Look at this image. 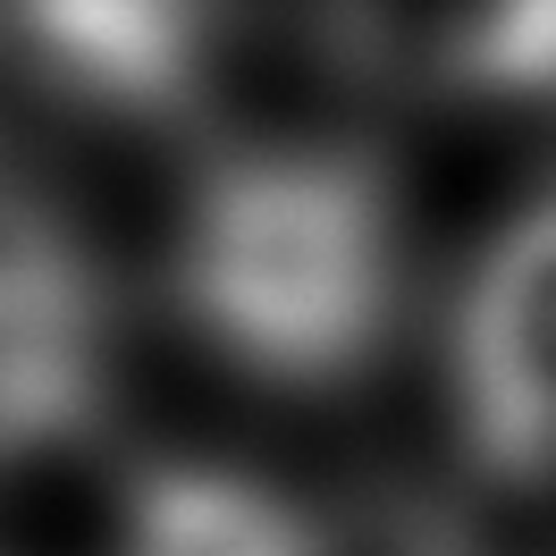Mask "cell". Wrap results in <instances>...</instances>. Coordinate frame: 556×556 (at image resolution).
Returning a JSON list of instances; mask_svg holds the SVG:
<instances>
[{
	"mask_svg": "<svg viewBox=\"0 0 556 556\" xmlns=\"http://www.w3.org/2000/svg\"><path fill=\"white\" fill-rule=\"evenodd\" d=\"M169 304L237 380L329 396L371 380L405 320V203L346 136L228 143L169 237Z\"/></svg>",
	"mask_w": 556,
	"mask_h": 556,
	"instance_id": "1",
	"label": "cell"
},
{
	"mask_svg": "<svg viewBox=\"0 0 556 556\" xmlns=\"http://www.w3.org/2000/svg\"><path fill=\"white\" fill-rule=\"evenodd\" d=\"M237 0H0V68L110 127H177L211 102Z\"/></svg>",
	"mask_w": 556,
	"mask_h": 556,
	"instance_id": "2",
	"label": "cell"
},
{
	"mask_svg": "<svg viewBox=\"0 0 556 556\" xmlns=\"http://www.w3.org/2000/svg\"><path fill=\"white\" fill-rule=\"evenodd\" d=\"M110 405V304L85 244L0 169V464L76 447Z\"/></svg>",
	"mask_w": 556,
	"mask_h": 556,
	"instance_id": "3",
	"label": "cell"
},
{
	"mask_svg": "<svg viewBox=\"0 0 556 556\" xmlns=\"http://www.w3.org/2000/svg\"><path fill=\"white\" fill-rule=\"evenodd\" d=\"M447 396L481 481H556V194H540L481 253L447 329Z\"/></svg>",
	"mask_w": 556,
	"mask_h": 556,
	"instance_id": "4",
	"label": "cell"
},
{
	"mask_svg": "<svg viewBox=\"0 0 556 556\" xmlns=\"http://www.w3.org/2000/svg\"><path fill=\"white\" fill-rule=\"evenodd\" d=\"M320 51L430 102L556 110V0H320Z\"/></svg>",
	"mask_w": 556,
	"mask_h": 556,
	"instance_id": "5",
	"label": "cell"
},
{
	"mask_svg": "<svg viewBox=\"0 0 556 556\" xmlns=\"http://www.w3.org/2000/svg\"><path fill=\"white\" fill-rule=\"evenodd\" d=\"M118 556H338V531L237 464H152L127 489Z\"/></svg>",
	"mask_w": 556,
	"mask_h": 556,
	"instance_id": "6",
	"label": "cell"
},
{
	"mask_svg": "<svg viewBox=\"0 0 556 556\" xmlns=\"http://www.w3.org/2000/svg\"><path fill=\"white\" fill-rule=\"evenodd\" d=\"M346 506L354 515L338 522V556H489L481 515L430 481H371Z\"/></svg>",
	"mask_w": 556,
	"mask_h": 556,
	"instance_id": "7",
	"label": "cell"
}]
</instances>
